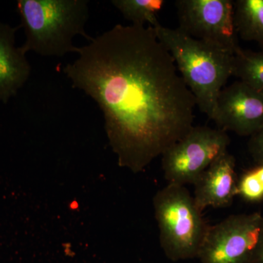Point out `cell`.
<instances>
[{
    "label": "cell",
    "mask_w": 263,
    "mask_h": 263,
    "mask_svg": "<svg viewBox=\"0 0 263 263\" xmlns=\"http://www.w3.org/2000/svg\"><path fill=\"white\" fill-rule=\"evenodd\" d=\"M77 53L63 72L100 107L120 167L141 172L194 127L196 100L153 27L117 24Z\"/></svg>",
    "instance_id": "1"
},
{
    "label": "cell",
    "mask_w": 263,
    "mask_h": 263,
    "mask_svg": "<svg viewBox=\"0 0 263 263\" xmlns=\"http://www.w3.org/2000/svg\"><path fill=\"white\" fill-rule=\"evenodd\" d=\"M154 29L174 58L197 106L212 120L221 90L233 76L234 52L195 39L179 28L160 25Z\"/></svg>",
    "instance_id": "2"
},
{
    "label": "cell",
    "mask_w": 263,
    "mask_h": 263,
    "mask_svg": "<svg viewBox=\"0 0 263 263\" xmlns=\"http://www.w3.org/2000/svg\"><path fill=\"white\" fill-rule=\"evenodd\" d=\"M87 0H18L17 11L25 34L24 53L63 57L77 53V35L90 41L85 27L89 18Z\"/></svg>",
    "instance_id": "3"
},
{
    "label": "cell",
    "mask_w": 263,
    "mask_h": 263,
    "mask_svg": "<svg viewBox=\"0 0 263 263\" xmlns=\"http://www.w3.org/2000/svg\"><path fill=\"white\" fill-rule=\"evenodd\" d=\"M153 206L167 258L172 262L197 258L209 226L186 186L168 183L155 194Z\"/></svg>",
    "instance_id": "4"
},
{
    "label": "cell",
    "mask_w": 263,
    "mask_h": 263,
    "mask_svg": "<svg viewBox=\"0 0 263 263\" xmlns=\"http://www.w3.org/2000/svg\"><path fill=\"white\" fill-rule=\"evenodd\" d=\"M227 132L208 126H194L162 155L164 179L168 183L195 184L215 161L228 152Z\"/></svg>",
    "instance_id": "5"
},
{
    "label": "cell",
    "mask_w": 263,
    "mask_h": 263,
    "mask_svg": "<svg viewBox=\"0 0 263 263\" xmlns=\"http://www.w3.org/2000/svg\"><path fill=\"white\" fill-rule=\"evenodd\" d=\"M262 231L260 213L229 216L209 227L197 258L201 263H250Z\"/></svg>",
    "instance_id": "6"
},
{
    "label": "cell",
    "mask_w": 263,
    "mask_h": 263,
    "mask_svg": "<svg viewBox=\"0 0 263 263\" xmlns=\"http://www.w3.org/2000/svg\"><path fill=\"white\" fill-rule=\"evenodd\" d=\"M180 30L190 37L234 52L239 47L234 23V2L177 0Z\"/></svg>",
    "instance_id": "7"
},
{
    "label": "cell",
    "mask_w": 263,
    "mask_h": 263,
    "mask_svg": "<svg viewBox=\"0 0 263 263\" xmlns=\"http://www.w3.org/2000/svg\"><path fill=\"white\" fill-rule=\"evenodd\" d=\"M212 121L222 130L252 136L263 127V95L235 81L221 90Z\"/></svg>",
    "instance_id": "8"
},
{
    "label": "cell",
    "mask_w": 263,
    "mask_h": 263,
    "mask_svg": "<svg viewBox=\"0 0 263 263\" xmlns=\"http://www.w3.org/2000/svg\"><path fill=\"white\" fill-rule=\"evenodd\" d=\"M235 159L229 152L221 156L195 182L194 200L200 212L209 207L229 206L237 196Z\"/></svg>",
    "instance_id": "9"
},
{
    "label": "cell",
    "mask_w": 263,
    "mask_h": 263,
    "mask_svg": "<svg viewBox=\"0 0 263 263\" xmlns=\"http://www.w3.org/2000/svg\"><path fill=\"white\" fill-rule=\"evenodd\" d=\"M18 27L0 22V102L7 103L18 94L30 76V63L15 46Z\"/></svg>",
    "instance_id": "10"
},
{
    "label": "cell",
    "mask_w": 263,
    "mask_h": 263,
    "mask_svg": "<svg viewBox=\"0 0 263 263\" xmlns=\"http://www.w3.org/2000/svg\"><path fill=\"white\" fill-rule=\"evenodd\" d=\"M234 23L237 35L263 46V0L234 2Z\"/></svg>",
    "instance_id": "11"
},
{
    "label": "cell",
    "mask_w": 263,
    "mask_h": 263,
    "mask_svg": "<svg viewBox=\"0 0 263 263\" xmlns=\"http://www.w3.org/2000/svg\"><path fill=\"white\" fill-rule=\"evenodd\" d=\"M233 76L263 95V51L236 48L233 56Z\"/></svg>",
    "instance_id": "12"
},
{
    "label": "cell",
    "mask_w": 263,
    "mask_h": 263,
    "mask_svg": "<svg viewBox=\"0 0 263 263\" xmlns=\"http://www.w3.org/2000/svg\"><path fill=\"white\" fill-rule=\"evenodd\" d=\"M163 0H112L111 4L132 24H148L156 28L161 24L157 15L165 5Z\"/></svg>",
    "instance_id": "13"
},
{
    "label": "cell",
    "mask_w": 263,
    "mask_h": 263,
    "mask_svg": "<svg viewBox=\"0 0 263 263\" xmlns=\"http://www.w3.org/2000/svg\"><path fill=\"white\" fill-rule=\"evenodd\" d=\"M237 195L247 202L263 200V163L257 164L243 173L238 180Z\"/></svg>",
    "instance_id": "14"
},
{
    "label": "cell",
    "mask_w": 263,
    "mask_h": 263,
    "mask_svg": "<svg viewBox=\"0 0 263 263\" xmlns=\"http://www.w3.org/2000/svg\"><path fill=\"white\" fill-rule=\"evenodd\" d=\"M249 138L248 148L252 158L257 164L263 163V127Z\"/></svg>",
    "instance_id": "15"
},
{
    "label": "cell",
    "mask_w": 263,
    "mask_h": 263,
    "mask_svg": "<svg viewBox=\"0 0 263 263\" xmlns=\"http://www.w3.org/2000/svg\"><path fill=\"white\" fill-rule=\"evenodd\" d=\"M250 263H263V231Z\"/></svg>",
    "instance_id": "16"
}]
</instances>
